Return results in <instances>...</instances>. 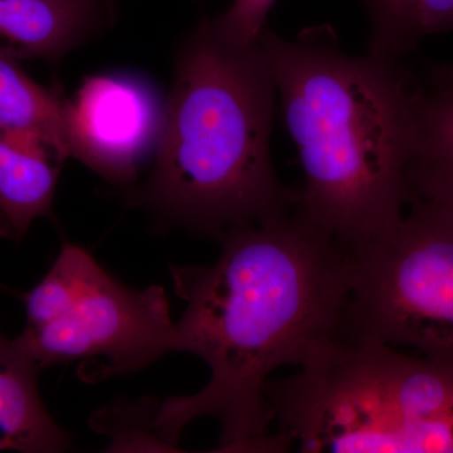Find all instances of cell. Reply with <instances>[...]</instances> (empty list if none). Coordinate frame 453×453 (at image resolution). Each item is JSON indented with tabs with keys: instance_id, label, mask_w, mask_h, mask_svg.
<instances>
[{
	"instance_id": "52a82bcc",
	"label": "cell",
	"mask_w": 453,
	"mask_h": 453,
	"mask_svg": "<svg viewBox=\"0 0 453 453\" xmlns=\"http://www.w3.org/2000/svg\"><path fill=\"white\" fill-rule=\"evenodd\" d=\"M70 157L112 183L134 180L157 150L164 109L146 83L127 76H91L65 105Z\"/></svg>"
},
{
	"instance_id": "7a4b0ae2",
	"label": "cell",
	"mask_w": 453,
	"mask_h": 453,
	"mask_svg": "<svg viewBox=\"0 0 453 453\" xmlns=\"http://www.w3.org/2000/svg\"><path fill=\"white\" fill-rule=\"evenodd\" d=\"M259 43L305 177L296 210L357 251L388 232L408 207L426 91L403 56L349 55L323 35L288 41L267 28Z\"/></svg>"
},
{
	"instance_id": "8fae6325",
	"label": "cell",
	"mask_w": 453,
	"mask_h": 453,
	"mask_svg": "<svg viewBox=\"0 0 453 453\" xmlns=\"http://www.w3.org/2000/svg\"><path fill=\"white\" fill-rule=\"evenodd\" d=\"M434 88L419 106L408 205L434 202L453 210V88Z\"/></svg>"
},
{
	"instance_id": "e0dca14e",
	"label": "cell",
	"mask_w": 453,
	"mask_h": 453,
	"mask_svg": "<svg viewBox=\"0 0 453 453\" xmlns=\"http://www.w3.org/2000/svg\"><path fill=\"white\" fill-rule=\"evenodd\" d=\"M453 31V0H416L411 23L413 46L434 33Z\"/></svg>"
},
{
	"instance_id": "9a60e30c",
	"label": "cell",
	"mask_w": 453,
	"mask_h": 453,
	"mask_svg": "<svg viewBox=\"0 0 453 453\" xmlns=\"http://www.w3.org/2000/svg\"><path fill=\"white\" fill-rule=\"evenodd\" d=\"M371 16L368 50L404 56L414 49L411 23L416 0H365Z\"/></svg>"
},
{
	"instance_id": "7c38bea8",
	"label": "cell",
	"mask_w": 453,
	"mask_h": 453,
	"mask_svg": "<svg viewBox=\"0 0 453 453\" xmlns=\"http://www.w3.org/2000/svg\"><path fill=\"white\" fill-rule=\"evenodd\" d=\"M65 105L58 92L32 80L19 59L0 50V133L35 136L67 159Z\"/></svg>"
},
{
	"instance_id": "5bb4252c",
	"label": "cell",
	"mask_w": 453,
	"mask_h": 453,
	"mask_svg": "<svg viewBox=\"0 0 453 453\" xmlns=\"http://www.w3.org/2000/svg\"><path fill=\"white\" fill-rule=\"evenodd\" d=\"M94 261L82 247L65 244L47 275L23 295L27 326H41L64 314L77 299Z\"/></svg>"
},
{
	"instance_id": "ac0fdd59",
	"label": "cell",
	"mask_w": 453,
	"mask_h": 453,
	"mask_svg": "<svg viewBox=\"0 0 453 453\" xmlns=\"http://www.w3.org/2000/svg\"><path fill=\"white\" fill-rule=\"evenodd\" d=\"M429 80L434 88H453V65H434Z\"/></svg>"
},
{
	"instance_id": "d6986e66",
	"label": "cell",
	"mask_w": 453,
	"mask_h": 453,
	"mask_svg": "<svg viewBox=\"0 0 453 453\" xmlns=\"http://www.w3.org/2000/svg\"><path fill=\"white\" fill-rule=\"evenodd\" d=\"M0 238H13L12 237L9 226H7V223H5L4 219H3L2 214H0Z\"/></svg>"
},
{
	"instance_id": "2e32d148",
	"label": "cell",
	"mask_w": 453,
	"mask_h": 453,
	"mask_svg": "<svg viewBox=\"0 0 453 453\" xmlns=\"http://www.w3.org/2000/svg\"><path fill=\"white\" fill-rule=\"evenodd\" d=\"M273 3L275 0H234L228 11L211 22L228 40L253 44L267 28V17Z\"/></svg>"
},
{
	"instance_id": "8992f818",
	"label": "cell",
	"mask_w": 453,
	"mask_h": 453,
	"mask_svg": "<svg viewBox=\"0 0 453 453\" xmlns=\"http://www.w3.org/2000/svg\"><path fill=\"white\" fill-rule=\"evenodd\" d=\"M16 339L41 369L81 360L82 368H91L85 375L89 380L138 372L177 351L175 321L162 286L127 288L96 261L64 314L26 326Z\"/></svg>"
},
{
	"instance_id": "277c9868",
	"label": "cell",
	"mask_w": 453,
	"mask_h": 453,
	"mask_svg": "<svg viewBox=\"0 0 453 453\" xmlns=\"http://www.w3.org/2000/svg\"><path fill=\"white\" fill-rule=\"evenodd\" d=\"M266 396L300 452H453L452 369L389 345L335 340Z\"/></svg>"
},
{
	"instance_id": "4fadbf2b",
	"label": "cell",
	"mask_w": 453,
	"mask_h": 453,
	"mask_svg": "<svg viewBox=\"0 0 453 453\" xmlns=\"http://www.w3.org/2000/svg\"><path fill=\"white\" fill-rule=\"evenodd\" d=\"M162 402L154 396L118 399L95 411L88 423L109 438L106 452H179L157 425Z\"/></svg>"
},
{
	"instance_id": "5b68a950",
	"label": "cell",
	"mask_w": 453,
	"mask_h": 453,
	"mask_svg": "<svg viewBox=\"0 0 453 453\" xmlns=\"http://www.w3.org/2000/svg\"><path fill=\"white\" fill-rule=\"evenodd\" d=\"M351 258L338 340L412 348L453 371L452 208L414 202Z\"/></svg>"
},
{
	"instance_id": "ffe728a7",
	"label": "cell",
	"mask_w": 453,
	"mask_h": 453,
	"mask_svg": "<svg viewBox=\"0 0 453 453\" xmlns=\"http://www.w3.org/2000/svg\"><path fill=\"white\" fill-rule=\"evenodd\" d=\"M106 2H109V3H110V4H112L113 0H106Z\"/></svg>"
},
{
	"instance_id": "30bf717a",
	"label": "cell",
	"mask_w": 453,
	"mask_h": 453,
	"mask_svg": "<svg viewBox=\"0 0 453 453\" xmlns=\"http://www.w3.org/2000/svg\"><path fill=\"white\" fill-rule=\"evenodd\" d=\"M64 163L42 140L0 133V214L12 237L52 210L59 166Z\"/></svg>"
},
{
	"instance_id": "ba28073f",
	"label": "cell",
	"mask_w": 453,
	"mask_h": 453,
	"mask_svg": "<svg viewBox=\"0 0 453 453\" xmlns=\"http://www.w3.org/2000/svg\"><path fill=\"white\" fill-rule=\"evenodd\" d=\"M111 14L106 0H0V50L53 61L88 41Z\"/></svg>"
},
{
	"instance_id": "9c48e42d",
	"label": "cell",
	"mask_w": 453,
	"mask_h": 453,
	"mask_svg": "<svg viewBox=\"0 0 453 453\" xmlns=\"http://www.w3.org/2000/svg\"><path fill=\"white\" fill-rule=\"evenodd\" d=\"M41 371L17 339L0 332V451L57 453L73 447L42 402Z\"/></svg>"
},
{
	"instance_id": "6da1fadb",
	"label": "cell",
	"mask_w": 453,
	"mask_h": 453,
	"mask_svg": "<svg viewBox=\"0 0 453 453\" xmlns=\"http://www.w3.org/2000/svg\"><path fill=\"white\" fill-rule=\"evenodd\" d=\"M211 266H172L186 303L177 351L211 371L192 395L162 402L157 425L178 446L188 423L217 419L220 452H283L266 436V384L285 365L303 366L339 338L353 277L351 252L295 210L285 219L234 226Z\"/></svg>"
},
{
	"instance_id": "3957f363",
	"label": "cell",
	"mask_w": 453,
	"mask_h": 453,
	"mask_svg": "<svg viewBox=\"0 0 453 453\" xmlns=\"http://www.w3.org/2000/svg\"><path fill=\"white\" fill-rule=\"evenodd\" d=\"M277 88L259 40L201 23L179 52L151 177L136 196L157 216L219 240L234 226L285 219L299 193L271 157Z\"/></svg>"
}]
</instances>
